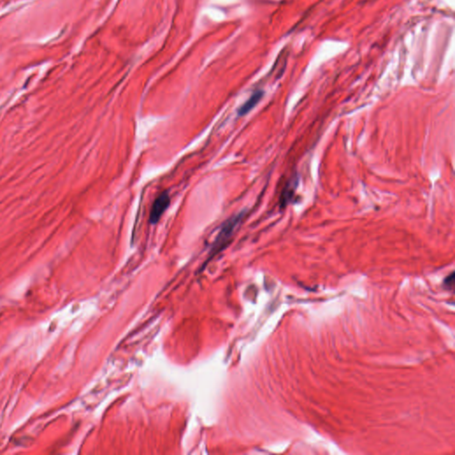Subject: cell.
Here are the masks:
<instances>
[{"label": "cell", "mask_w": 455, "mask_h": 455, "mask_svg": "<svg viewBox=\"0 0 455 455\" xmlns=\"http://www.w3.org/2000/svg\"><path fill=\"white\" fill-rule=\"evenodd\" d=\"M243 217V212H241L238 216H234L232 218L228 220L227 222L223 223V226L220 229V232L218 233V236L216 237L213 247H212V253L213 254H218V252L223 250V247L226 245L230 237L234 233V230L236 229L240 221Z\"/></svg>", "instance_id": "cell-1"}, {"label": "cell", "mask_w": 455, "mask_h": 455, "mask_svg": "<svg viewBox=\"0 0 455 455\" xmlns=\"http://www.w3.org/2000/svg\"><path fill=\"white\" fill-rule=\"evenodd\" d=\"M262 96H263V92L262 91L254 92L253 95L240 107L239 110H238V115L239 116H245L247 113H249L259 103V101H261Z\"/></svg>", "instance_id": "cell-3"}, {"label": "cell", "mask_w": 455, "mask_h": 455, "mask_svg": "<svg viewBox=\"0 0 455 455\" xmlns=\"http://www.w3.org/2000/svg\"><path fill=\"white\" fill-rule=\"evenodd\" d=\"M454 285V273L452 272V274L448 276L445 280V285L446 288L452 289Z\"/></svg>", "instance_id": "cell-4"}, {"label": "cell", "mask_w": 455, "mask_h": 455, "mask_svg": "<svg viewBox=\"0 0 455 455\" xmlns=\"http://www.w3.org/2000/svg\"><path fill=\"white\" fill-rule=\"evenodd\" d=\"M171 200L169 195L167 191H164L153 202L152 207L150 210V223L151 224H156L159 222L160 218L162 217L164 212L167 211V208L170 205Z\"/></svg>", "instance_id": "cell-2"}]
</instances>
